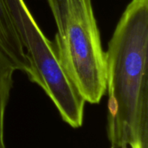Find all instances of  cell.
Masks as SVG:
<instances>
[{"label":"cell","mask_w":148,"mask_h":148,"mask_svg":"<svg viewBox=\"0 0 148 148\" xmlns=\"http://www.w3.org/2000/svg\"><path fill=\"white\" fill-rule=\"evenodd\" d=\"M47 1L57 29L54 45L59 61L85 101L97 104L107 93V66L92 2Z\"/></svg>","instance_id":"cell-2"},{"label":"cell","mask_w":148,"mask_h":148,"mask_svg":"<svg viewBox=\"0 0 148 148\" xmlns=\"http://www.w3.org/2000/svg\"><path fill=\"white\" fill-rule=\"evenodd\" d=\"M121 148H127V147H121Z\"/></svg>","instance_id":"cell-6"},{"label":"cell","mask_w":148,"mask_h":148,"mask_svg":"<svg viewBox=\"0 0 148 148\" xmlns=\"http://www.w3.org/2000/svg\"><path fill=\"white\" fill-rule=\"evenodd\" d=\"M16 68L0 49V148L4 143V115L13 85V74Z\"/></svg>","instance_id":"cell-5"},{"label":"cell","mask_w":148,"mask_h":148,"mask_svg":"<svg viewBox=\"0 0 148 148\" xmlns=\"http://www.w3.org/2000/svg\"><path fill=\"white\" fill-rule=\"evenodd\" d=\"M29 64V81L37 84L56 106L62 119L82 127L86 101L75 88L57 56L54 42L41 30L24 0H5Z\"/></svg>","instance_id":"cell-3"},{"label":"cell","mask_w":148,"mask_h":148,"mask_svg":"<svg viewBox=\"0 0 148 148\" xmlns=\"http://www.w3.org/2000/svg\"><path fill=\"white\" fill-rule=\"evenodd\" d=\"M111 148H114V147H111Z\"/></svg>","instance_id":"cell-7"},{"label":"cell","mask_w":148,"mask_h":148,"mask_svg":"<svg viewBox=\"0 0 148 148\" xmlns=\"http://www.w3.org/2000/svg\"><path fill=\"white\" fill-rule=\"evenodd\" d=\"M111 147L148 148V0H132L106 52Z\"/></svg>","instance_id":"cell-1"},{"label":"cell","mask_w":148,"mask_h":148,"mask_svg":"<svg viewBox=\"0 0 148 148\" xmlns=\"http://www.w3.org/2000/svg\"><path fill=\"white\" fill-rule=\"evenodd\" d=\"M0 49L13 62L16 70L29 71V64L12 22L5 0H0Z\"/></svg>","instance_id":"cell-4"}]
</instances>
